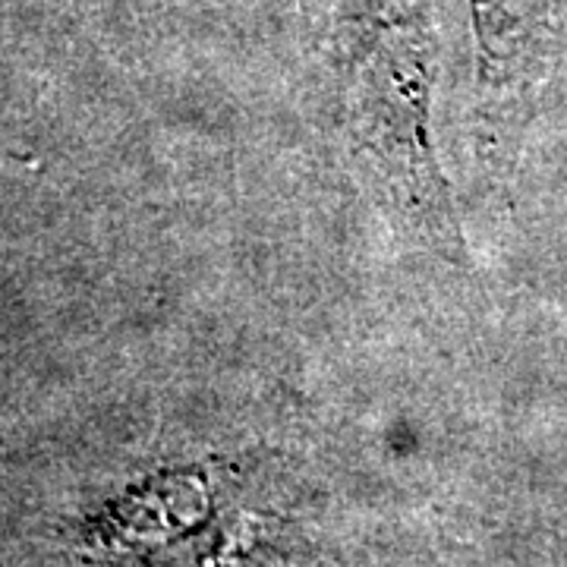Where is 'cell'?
<instances>
[{
    "label": "cell",
    "mask_w": 567,
    "mask_h": 567,
    "mask_svg": "<svg viewBox=\"0 0 567 567\" xmlns=\"http://www.w3.org/2000/svg\"><path fill=\"white\" fill-rule=\"evenodd\" d=\"M488 35L517 61H539L567 39V0H480Z\"/></svg>",
    "instance_id": "1"
}]
</instances>
